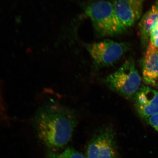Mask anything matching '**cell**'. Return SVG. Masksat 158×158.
Segmentation results:
<instances>
[{"mask_svg": "<svg viewBox=\"0 0 158 158\" xmlns=\"http://www.w3.org/2000/svg\"><path fill=\"white\" fill-rule=\"evenodd\" d=\"M85 158H117L112 130L104 126L99 129L90 140Z\"/></svg>", "mask_w": 158, "mask_h": 158, "instance_id": "obj_5", "label": "cell"}, {"mask_svg": "<svg viewBox=\"0 0 158 158\" xmlns=\"http://www.w3.org/2000/svg\"><path fill=\"white\" fill-rule=\"evenodd\" d=\"M97 34L100 37L121 34L126 28L118 19L113 4L108 1H95L85 8Z\"/></svg>", "mask_w": 158, "mask_h": 158, "instance_id": "obj_2", "label": "cell"}, {"mask_svg": "<svg viewBox=\"0 0 158 158\" xmlns=\"http://www.w3.org/2000/svg\"><path fill=\"white\" fill-rule=\"evenodd\" d=\"M158 22V2L141 18L139 23L141 43L143 48L148 45L153 27Z\"/></svg>", "mask_w": 158, "mask_h": 158, "instance_id": "obj_9", "label": "cell"}, {"mask_svg": "<svg viewBox=\"0 0 158 158\" xmlns=\"http://www.w3.org/2000/svg\"><path fill=\"white\" fill-rule=\"evenodd\" d=\"M143 0H114V11L125 28L131 27L141 17Z\"/></svg>", "mask_w": 158, "mask_h": 158, "instance_id": "obj_6", "label": "cell"}, {"mask_svg": "<svg viewBox=\"0 0 158 158\" xmlns=\"http://www.w3.org/2000/svg\"><path fill=\"white\" fill-rule=\"evenodd\" d=\"M150 43L152 44L153 45L158 49V34L155 36L150 38Z\"/></svg>", "mask_w": 158, "mask_h": 158, "instance_id": "obj_12", "label": "cell"}, {"mask_svg": "<svg viewBox=\"0 0 158 158\" xmlns=\"http://www.w3.org/2000/svg\"><path fill=\"white\" fill-rule=\"evenodd\" d=\"M85 47L97 69L113 65L129 48V45L127 43L118 42L110 39L87 44Z\"/></svg>", "mask_w": 158, "mask_h": 158, "instance_id": "obj_4", "label": "cell"}, {"mask_svg": "<svg viewBox=\"0 0 158 158\" xmlns=\"http://www.w3.org/2000/svg\"><path fill=\"white\" fill-rule=\"evenodd\" d=\"M104 82L110 90L126 98L135 95L141 85V78L134 59L126 60L118 70L107 77Z\"/></svg>", "mask_w": 158, "mask_h": 158, "instance_id": "obj_3", "label": "cell"}, {"mask_svg": "<svg viewBox=\"0 0 158 158\" xmlns=\"http://www.w3.org/2000/svg\"><path fill=\"white\" fill-rule=\"evenodd\" d=\"M77 123L76 113L73 110L56 103L43 106L35 119L38 138L54 152L68 144Z\"/></svg>", "mask_w": 158, "mask_h": 158, "instance_id": "obj_1", "label": "cell"}, {"mask_svg": "<svg viewBox=\"0 0 158 158\" xmlns=\"http://www.w3.org/2000/svg\"><path fill=\"white\" fill-rule=\"evenodd\" d=\"M46 158H85L77 151L73 148H68L62 152L56 153L49 152Z\"/></svg>", "mask_w": 158, "mask_h": 158, "instance_id": "obj_10", "label": "cell"}, {"mask_svg": "<svg viewBox=\"0 0 158 158\" xmlns=\"http://www.w3.org/2000/svg\"><path fill=\"white\" fill-rule=\"evenodd\" d=\"M136 106L138 113L147 118L158 114V91L146 86H142L135 95Z\"/></svg>", "mask_w": 158, "mask_h": 158, "instance_id": "obj_7", "label": "cell"}, {"mask_svg": "<svg viewBox=\"0 0 158 158\" xmlns=\"http://www.w3.org/2000/svg\"><path fill=\"white\" fill-rule=\"evenodd\" d=\"M142 66L144 82L152 87H158V50L151 43L143 56Z\"/></svg>", "mask_w": 158, "mask_h": 158, "instance_id": "obj_8", "label": "cell"}, {"mask_svg": "<svg viewBox=\"0 0 158 158\" xmlns=\"http://www.w3.org/2000/svg\"><path fill=\"white\" fill-rule=\"evenodd\" d=\"M147 118L148 123L158 132V114L153 115Z\"/></svg>", "mask_w": 158, "mask_h": 158, "instance_id": "obj_11", "label": "cell"}]
</instances>
